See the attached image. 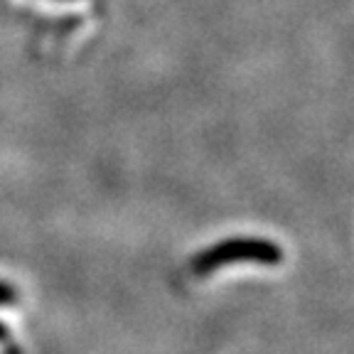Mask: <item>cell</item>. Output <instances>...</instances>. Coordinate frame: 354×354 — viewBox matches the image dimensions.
<instances>
[{"instance_id":"1","label":"cell","mask_w":354,"mask_h":354,"mask_svg":"<svg viewBox=\"0 0 354 354\" xmlns=\"http://www.w3.org/2000/svg\"><path fill=\"white\" fill-rule=\"evenodd\" d=\"M281 259H283V251L271 241H263V239H232V241L219 243V246H214V249H209L207 254L199 256L194 261V271L207 273L212 268H216V266L243 263V261L276 266L281 263Z\"/></svg>"}]
</instances>
